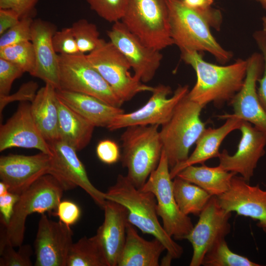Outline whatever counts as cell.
I'll return each instance as SVG.
<instances>
[{"instance_id": "484cf974", "label": "cell", "mask_w": 266, "mask_h": 266, "mask_svg": "<svg viewBox=\"0 0 266 266\" xmlns=\"http://www.w3.org/2000/svg\"><path fill=\"white\" fill-rule=\"evenodd\" d=\"M30 109L33 121L45 139L48 143L60 139L56 89L45 84L38 89L30 104Z\"/></svg>"}, {"instance_id": "83f0119b", "label": "cell", "mask_w": 266, "mask_h": 266, "mask_svg": "<svg viewBox=\"0 0 266 266\" xmlns=\"http://www.w3.org/2000/svg\"><path fill=\"white\" fill-rule=\"evenodd\" d=\"M235 173L226 171L219 165L209 167L192 165L181 170L176 175L204 190L211 196H219L229 189Z\"/></svg>"}, {"instance_id": "f546056e", "label": "cell", "mask_w": 266, "mask_h": 266, "mask_svg": "<svg viewBox=\"0 0 266 266\" xmlns=\"http://www.w3.org/2000/svg\"><path fill=\"white\" fill-rule=\"evenodd\" d=\"M66 266H108L104 250L97 236H85L72 244Z\"/></svg>"}, {"instance_id": "9c48e42d", "label": "cell", "mask_w": 266, "mask_h": 266, "mask_svg": "<svg viewBox=\"0 0 266 266\" xmlns=\"http://www.w3.org/2000/svg\"><path fill=\"white\" fill-rule=\"evenodd\" d=\"M60 89L87 94L113 106L124 102L88 60L86 55L58 54Z\"/></svg>"}, {"instance_id": "d4e9b609", "label": "cell", "mask_w": 266, "mask_h": 266, "mask_svg": "<svg viewBox=\"0 0 266 266\" xmlns=\"http://www.w3.org/2000/svg\"><path fill=\"white\" fill-rule=\"evenodd\" d=\"M166 250L161 241L155 238L147 240L141 237L129 222L126 242L117 266H158L161 255Z\"/></svg>"}, {"instance_id": "f907efd6", "label": "cell", "mask_w": 266, "mask_h": 266, "mask_svg": "<svg viewBox=\"0 0 266 266\" xmlns=\"http://www.w3.org/2000/svg\"><path fill=\"white\" fill-rule=\"evenodd\" d=\"M266 233V225H264L260 227Z\"/></svg>"}, {"instance_id": "f6af8a7d", "label": "cell", "mask_w": 266, "mask_h": 266, "mask_svg": "<svg viewBox=\"0 0 266 266\" xmlns=\"http://www.w3.org/2000/svg\"><path fill=\"white\" fill-rule=\"evenodd\" d=\"M19 198V195L10 192L0 196V219L2 226H6L9 224Z\"/></svg>"}, {"instance_id": "4fadbf2b", "label": "cell", "mask_w": 266, "mask_h": 266, "mask_svg": "<svg viewBox=\"0 0 266 266\" xmlns=\"http://www.w3.org/2000/svg\"><path fill=\"white\" fill-rule=\"evenodd\" d=\"M188 85L179 86L173 96L169 86L159 84L154 88L152 95L141 108L133 112L117 115L107 129L114 131L134 125H162L170 118L180 100L188 93Z\"/></svg>"}, {"instance_id": "ee69618b", "label": "cell", "mask_w": 266, "mask_h": 266, "mask_svg": "<svg viewBox=\"0 0 266 266\" xmlns=\"http://www.w3.org/2000/svg\"><path fill=\"white\" fill-rule=\"evenodd\" d=\"M255 37L263 52L265 63L263 75L258 80L259 87L257 94L260 104L266 113V33L264 32H258L255 33Z\"/></svg>"}, {"instance_id": "ba28073f", "label": "cell", "mask_w": 266, "mask_h": 266, "mask_svg": "<svg viewBox=\"0 0 266 266\" xmlns=\"http://www.w3.org/2000/svg\"><path fill=\"white\" fill-rule=\"evenodd\" d=\"M166 156L163 150L159 164L140 188L155 195L157 212L166 233L176 240L185 239L194 225L191 218L180 210L175 199L173 181Z\"/></svg>"}, {"instance_id": "d590c367", "label": "cell", "mask_w": 266, "mask_h": 266, "mask_svg": "<svg viewBox=\"0 0 266 266\" xmlns=\"http://www.w3.org/2000/svg\"><path fill=\"white\" fill-rule=\"evenodd\" d=\"M32 17L20 19L19 22L4 32L0 37V48L14 44L31 41Z\"/></svg>"}, {"instance_id": "2e32d148", "label": "cell", "mask_w": 266, "mask_h": 266, "mask_svg": "<svg viewBox=\"0 0 266 266\" xmlns=\"http://www.w3.org/2000/svg\"><path fill=\"white\" fill-rule=\"evenodd\" d=\"M51 164V155L42 152L31 156H1L0 178L10 192L20 195L40 177L49 174Z\"/></svg>"}, {"instance_id": "d6986e66", "label": "cell", "mask_w": 266, "mask_h": 266, "mask_svg": "<svg viewBox=\"0 0 266 266\" xmlns=\"http://www.w3.org/2000/svg\"><path fill=\"white\" fill-rule=\"evenodd\" d=\"M247 62L243 86L230 101L233 109V114L266 133V113L260 104L256 90V82L263 71V56L254 53Z\"/></svg>"}, {"instance_id": "8992f818", "label": "cell", "mask_w": 266, "mask_h": 266, "mask_svg": "<svg viewBox=\"0 0 266 266\" xmlns=\"http://www.w3.org/2000/svg\"><path fill=\"white\" fill-rule=\"evenodd\" d=\"M64 189L52 175H44L24 191L16 203L9 224L4 227L0 239L15 247L23 244L25 224L29 215L48 212L55 215Z\"/></svg>"}, {"instance_id": "f35d334b", "label": "cell", "mask_w": 266, "mask_h": 266, "mask_svg": "<svg viewBox=\"0 0 266 266\" xmlns=\"http://www.w3.org/2000/svg\"><path fill=\"white\" fill-rule=\"evenodd\" d=\"M24 73L17 65L0 58V96L10 94L13 82Z\"/></svg>"}, {"instance_id": "7c38bea8", "label": "cell", "mask_w": 266, "mask_h": 266, "mask_svg": "<svg viewBox=\"0 0 266 266\" xmlns=\"http://www.w3.org/2000/svg\"><path fill=\"white\" fill-rule=\"evenodd\" d=\"M231 216V212L221 206L217 196H212L199 215L197 223L185 238L193 249L190 266L201 265L208 250L230 233Z\"/></svg>"}, {"instance_id": "6da1fadb", "label": "cell", "mask_w": 266, "mask_h": 266, "mask_svg": "<svg viewBox=\"0 0 266 266\" xmlns=\"http://www.w3.org/2000/svg\"><path fill=\"white\" fill-rule=\"evenodd\" d=\"M181 58L194 68L197 75L196 84L187 96L204 107L211 102L220 107L230 101L243 86L247 60L238 59L229 66H218L203 60L196 51H182Z\"/></svg>"}, {"instance_id": "60d3db41", "label": "cell", "mask_w": 266, "mask_h": 266, "mask_svg": "<svg viewBox=\"0 0 266 266\" xmlns=\"http://www.w3.org/2000/svg\"><path fill=\"white\" fill-rule=\"evenodd\" d=\"M81 210L79 206L70 200H61L59 203L55 216L68 226L75 224L81 216Z\"/></svg>"}, {"instance_id": "5bb4252c", "label": "cell", "mask_w": 266, "mask_h": 266, "mask_svg": "<svg viewBox=\"0 0 266 266\" xmlns=\"http://www.w3.org/2000/svg\"><path fill=\"white\" fill-rule=\"evenodd\" d=\"M107 34L129 62L133 75L143 83L152 80L163 59L160 51L143 43L121 21L114 23Z\"/></svg>"}, {"instance_id": "8fae6325", "label": "cell", "mask_w": 266, "mask_h": 266, "mask_svg": "<svg viewBox=\"0 0 266 266\" xmlns=\"http://www.w3.org/2000/svg\"><path fill=\"white\" fill-rule=\"evenodd\" d=\"M49 143L51 150L49 174L60 182L64 190L76 187L81 188L103 209L106 200L104 193L99 190L91 182L83 164L77 155V150L61 139Z\"/></svg>"}, {"instance_id": "9a60e30c", "label": "cell", "mask_w": 266, "mask_h": 266, "mask_svg": "<svg viewBox=\"0 0 266 266\" xmlns=\"http://www.w3.org/2000/svg\"><path fill=\"white\" fill-rule=\"evenodd\" d=\"M70 226L49 219L45 214L39 219L34 242L35 266H66L73 244Z\"/></svg>"}, {"instance_id": "e0dca14e", "label": "cell", "mask_w": 266, "mask_h": 266, "mask_svg": "<svg viewBox=\"0 0 266 266\" xmlns=\"http://www.w3.org/2000/svg\"><path fill=\"white\" fill-rule=\"evenodd\" d=\"M241 137L237 151L233 155L224 149L218 158L219 166L224 170L239 173L249 182L260 159L265 154L266 133L243 121L239 129Z\"/></svg>"}, {"instance_id": "ab89813d", "label": "cell", "mask_w": 266, "mask_h": 266, "mask_svg": "<svg viewBox=\"0 0 266 266\" xmlns=\"http://www.w3.org/2000/svg\"><path fill=\"white\" fill-rule=\"evenodd\" d=\"M38 87V85L36 82L30 81L23 84L15 93L0 96V116L4 108L9 103L16 101L32 102L36 96Z\"/></svg>"}, {"instance_id": "3957f363", "label": "cell", "mask_w": 266, "mask_h": 266, "mask_svg": "<svg viewBox=\"0 0 266 266\" xmlns=\"http://www.w3.org/2000/svg\"><path fill=\"white\" fill-rule=\"evenodd\" d=\"M170 36L182 51H206L224 64L232 57L212 35L203 17L182 0H167Z\"/></svg>"}, {"instance_id": "d6a6232c", "label": "cell", "mask_w": 266, "mask_h": 266, "mask_svg": "<svg viewBox=\"0 0 266 266\" xmlns=\"http://www.w3.org/2000/svg\"><path fill=\"white\" fill-rule=\"evenodd\" d=\"M71 28L81 53L93 51L102 41L97 26L86 19H81L74 22Z\"/></svg>"}, {"instance_id": "7a4b0ae2", "label": "cell", "mask_w": 266, "mask_h": 266, "mask_svg": "<svg viewBox=\"0 0 266 266\" xmlns=\"http://www.w3.org/2000/svg\"><path fill=\"white\" fill-rule=\"evenodd\" d=\"M104 196L106 200L123 205L127 210L128 222L143 233L152 235L161 241L173 259L181 256L182 247L166 233L159 221L157 200L153 193L136 188L127 176L119 174Z\"/></svg>"}, {"instance_id": "8d00e7d4", "label": "cell", "mask_w": 266, "mask_h": 266, "mask_svg": "<svg viewBox=\"0 0 266 266\" xmlns=\"http://www.w3.org/2000/svg\"><path fill=\"white\" fill-rule=\"evenodd\" d=\"M52 42L58 54L74 55L80 53L71 27L56 31L52 36Z\"/></svg>"}, {"instance_id": "c3c4849f", "label": "cell", "mask_w": 266, "mask_h": 266, "mask_svg": "<svg viewBox=\"0 0 266 266\" xmlns=\"http://www.w3.org/2000/svg\"><path fill=\"white\" fill-rule=\"evenodd\" d=\"M256 0L259 1L261 4L263 8L266 10V0Z\"/></svg>"}, {"instance_id": "f1b7e54d", "label": "cell", "mask_w": 266, "mask_h": 266, "mask_svg": "<svg viewBox=\"0 0 266 266\" xmlns=\"http://www.w3.org/2000/svg\"><path fill=\"white\" fill-rule=\"evenodd\" d=\"M173 190L180 211L187 216H199L212 196L199 186L178 176L173 181Z\"/></svg>"}, {"instance_id": "4316f807", "label": "cell", "mask_w": 266, "mask_h": 266, "mask_svg": "<svg viewBox=\"0 0 266 266\" xmlns=\"http://www.w3.org/2000/svg\"><path fill=\"white\" fill-rule=\"evenodd\" d=\"M57 97L60 139L80 151L89 143L95 127Z\"/></svg>"}, {"instance_id": "ffe728a7", "label": "cell", "mask_w": 266, "mask_h": 266, "mask_svg": "<svg viewBox=\"0 0 266 266\" xmlns=\"http://www.w3.org/2000/svg\"><path fill=\"white\" fill-rule=\"evenodd\" d=\"M221 206L229 212L258 221L257 225H266V190L252 186L236 175L232 178L228 190L217 196Z\"/></svg>"}, {"instance_id": "bcb514c9", "label": "cell", "mask_w": 266, "mask_h": 266, "mask_svg": "<svg viewBox=\"0 0 266 266\" xmlns=\"http://www.w3.org/2000/svg\"><path fill=\"white\" fill-rule=\"evenodd\" d=\"M20 20L19 15L15 11L0 8V35L17 24Z\"/></svg>"}, {"instance_id": "74e56055", "label": "cell", "mask_w": 266, "mask_h": 266, "mask_svg": "<svg viewBox=\"0 0 266 266\" xmlns=\"http://www.w3.org/2000/svg\"><path fill=\"white\" fill-rule=\"evenodd\" d=\"M188 7L200 13L210 27L220 30L222 15L220 10L213 8L211 5L213 0H182Z\"/></svg>"}, {"instance_id": "603a6c76", "label": "cell", "mask_w": 266, "mask_h": 266, "mask_svg": "<svg viewBox=\"0 0 266 266\" xmlns=\"http://www.w3.org/2000/svg\"><path fill=\"white\" fill-rule=\"evenodd\" d=\"M226 119L221 127L205 129L196 142V147L188 159L170 169L171 178L174 179L177 174L185 167L197 164L201 165L208 160L219 157V147L225 138L232 132L239 129L243 120L232 114L220 116Z\"/></svg>"}, {"instance_id": "7402d4cb", "label": "cell", "mask_w": 266, "mask_h": 266, "mask_svg": "<svg viewBox=\"0 0 266 266\" xmlns=\"http://www.w3.org/2000/svg\"><path fill=\"white\" fill-rule=\"evenodd\" d=\"M104 218L96 235L104 250L108 266H117L126 239L127 210L122 204L106 200Z\"/></svg>"}, {"instance_id": "277c9868", "label": "cell", "mask_w": 266, "mask_h": 266, "mask_svg": "<svg viewBox=\"0 0 266 266\" xmlns=\"http://www.w3.org/2000/svg\"><path fill=\"white\" fill-rule=\"evenodd\" d=\"M159 125H134L126 128L121 135L122 166L127 176L140 189L157 167L163 151Z\"/></svg>"}, {"instance_id": "ac0fdd59", "label": "cell", "mask_w": 266, "mask_h": 266, "mask_svg": "<svg viewBox=\"0 0 266 266\" xmlns=\"http://www.w3.org/2000/svg\"><path fill=\"white\" fill-rule=\"evenodd\" d=\"M30 104L22 102L13 115L0 127V151L13 147L36 149L51 155L45 139L32 117Z\"/></svg>"}, {"instance_id": "52a82bcc", "label": "cell", "mask_w": 266, "mask_h": 266, "mask_svg": "<svg viewBox=\"0 0 266 266\" xmlns=\"http://www.w3.org/2000/svg\"><path fill=\"white\" fill-rule=\"evenodd\" d=\"M121 21L148 46L161 51L174 44L167 0H129Z\"/></svg>"}, {"instance_id": "681fc988", "label": "cell", "mask_w": 266, "mask_h": 266, "mask_svg": "<svg viewBox=\"0 0 266 266\" xmlns=\"http://www.w3.org/2000/svg\"><path fill=\"white\" fill-rule=\"evenodd\" d=\"M263 24L264 28V32L266 33V16H264L263 18Z\"/></svg>"}, {"instance_id": "e575fe53", "label": "cell", "mask_w": 266, "mask_h": 266, "mask_svg": "<svg viewBox=\"0 0 266 266\" xmlns=\"http://www.w3.org/2000/svg\"><path fill=\"white\" fill-rule=\"evenodd\" d=\"M129 0H87L92 10L99 16L113 23L121 21Z\"/></svg>"}, {"instance_id": "cb8c5ba5", "label": "cell", "mask_w": 266, "mask_h": 266, "mask_svg": "<svg viewBox=\"0 0 266 266\" xmlns=\"http://www.w3.org/2000/svg\"><path fill=\"white\" fill-rule=\"evenodd\" d=\"M56 93L66 104L95 127L107 128L117 115L124 113L121 107L90 95L61 89H56Z\"/></svg>"}, {"instance_id": "b9f144b4", "label": "cell", "mask_w": 266, "mask_h": 266, "mask_svg": "<svg viewBox=\"0 0 266 266\" xmlns=\"http://www.w3.org/2000/svg\"><path fill=\"white\" fill-rule=\"evenodd\" d=\"M96 153L100 161L108 165L118 162L121 155L117 143L110 139L100 141L97 146Z\"/></svg>"}, {"instance_id": "7bdbcfd3", "label": "cell", "mask_w": 266, "mask_h": 266, "mask_svg": "<svg viewBox=\"0 0 266 266\" xmlns=\"http://www.w3.org/2000/svg\"><path fill=\"white\" fill-rule=\"evenodd\" d=\"M39 0H0V8L10 9L19 15L20 19L32 17L35 14V6Z\"/></svg>"}, {"instance_id": "1f68e13d", "label": "cell", "mask_w": 266, "mask_h": 266, "mask_svg": "<svg viewBox=\"0 0 266 266\" xmlns=\"http://www.w3.org/2000/svg\"><path fill=\"white\" fill-rule=\"evenodd\" d=\"M0 58L20 67L33 75L35 67L34 48L31 41L22 42L0 48Z\"/></svg>"}, {"instance_id": "44dd1931", "label": "cell", "mask_w": 266, "mask_h": 266, "mask_svg": "<svg viewBox=\"0 0 266 266\" xmlns=\"http://www.w3.org/2000/svg\"><path fill=\"white\" fill-rule=\"evenodd\" d=\"M56 31L55 26L49 22L40 19L33 20L31 42L34 51L35 67L33 76L59 89L58 54L52 42Z\"/></svg>"}, {"instance_id": "5b68a950", "label": "cell", "mask_w": 266, "mask_h": 266, "mask_svg": "<svg viewBox=\"0 0 266 266\" xmlns=\"http://www.w3.org/2000/svg\"><path fill=\"white\" fill-rule=\"evenodd\" d=\"M203 107L190 100L187 94L169 119L162 125L160 136L170 169L188 159L191 146L205 129V123L200 118Z\"/></svg>"}, {"instance_id": "7dc6e473", "label": "cell", "mask_w": 266, "mask_h": 266, "mask_svg": "<svg viewBox=\"0 0 266 266\" xmlns=\"http://www.w3.org/2000/svg\"><path fill=\"white\" fill-rule=\"evenodd\" d=\"M9 192L8 185L1 181L0 182V196L4 195Z\"/></svg>"}, {"instance_id": "30bf717a", "label": "cell", "mask_w": 266, "mask_h": 266, "mask_svg": "<svg viewBox=\"0 0 266 266\" xmlns=\"http://www.w3.org/2000/svg\"><path fill=\"white\" fill-rule=\"evenodd\" d=\"M91 65L124 102L154 88L145 85L130 72L131 66L123 54L110 42L103 39L93 51L86 55Z\"/></svg>"}, {"instance_id": "4dcf8cb0", "label": "cell", "mask_w": 266, "mask_h": 266, "mask_svg": "<svg viewBox=\"0 0 266 266\" xmlns=\"http://www.w3.org/2000/svg\"><path fill=\"white\" fill-rule=\"evenodd\" d=\"M201 265L204 266H260L248 258L232 251L225 238L215 243L205 254Z\"/></svg>"}, {"instance_id": "836d02e7", "label": "cell", "mask_w": 266, "mask_h": 266, "mask_svg": "<svg viewBox=\"0 0 266 266\" xmlns=\"http://www.w3.org/2000/svg\"><path fill=\"white\" fill-rule=\"evenodd\" d=\"M18 251L8 241L0 239V266H31L32 249L29 244L21 245Z\"/></svg>"}]
</instances>
